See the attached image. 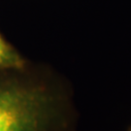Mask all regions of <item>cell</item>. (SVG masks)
I'll list each match as a JSON object with an SVG mask.
<instances>
[{
	"label": "cell",
	"instance_id": "3957f363",
	"mask_svg": "<svg viewBox=\"0 0 131 131\" xmlns=\"http://www.w3.org/2000/svg\"><path fill=\"white\" fill-rule=\"evenodd\" d=\"M129 131H131V129H130V130H129Z\"/></svg>",
	"mask_w": 131,
	"mask_h": 131
},
{
	"label": "cell",
	"instance_id": "6da1fadb",
	"mask_svg": "<svg viewBox=\"0 0 131 131\" xmlns=\"http://www.w3.org/2000/svg\"><path fill=\"white\" fill-rule=\"evenodd\" d=\"M72 123L69 90L52 70L0 71V131H72Z\"/></svg>",
	"mask_w": 131,
	"mask_h": 131
},
{
	"label": "cell",
	"instance_id": "7a4b0ae2",
	"mask_svg": "<svg viewBox=\"0 0 131 131\" xmlns=\"http://www.w3.org/2000/svg\"><path fill=\"white\" fill-rule=\"evenodd\" d=\"M28 64L24 56L0 33V71L23 69Z\"/></svg>",
	"mask_w": 131,
	"mask_h": 131
}]
</instances>
